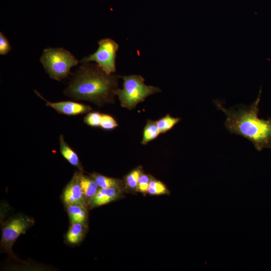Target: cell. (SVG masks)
<instances>
[{"label":"cell","instance_id":"30bf717a","mask_svg":"<svg viewBox=\"0 0 271 271\" xmlns=\"http://www.w3.org/2000/svg\"><path fill=\"white\" fill-rule=\"evenodd\" d=\"M60 151L62 156L72 165L82 170L78 156L65 141L63 134L59 137Z\"/></svg>","mask_w":271,"mask_h":271},{"label":"cell","instance_id":"7a4b0ae2","mask_svg":"<svg viewBox=\"0 0 271 271\" xmlns=\"http://www.w3.org/2000/svg\"><path fill=\"white\" fill-rule=\"evenodd\" d=\"M261 93V88L256 100L249 106L240 104L229 109L220 101L213 100L217 109L226 115L224 125L228 131L250 141L258 152L271 148V118L258 117Z\"/></svg>","mask_w":271,"mask_h":271},{"label":"cell","instance_id":"9a60e30c","mask_svg":"<svg viewBox=\"0 0 271 271\" xmlns=\"http://www.w3.org/2000/svg\"><path fill=\"white\" fill-rule=\"evenodd\" d=\"M83 230V226L81 223H72L66 234L67 241L71 244L78 243L82 238Z\"/></svg>","mask_w":271,"mask_h":271},{"label":"cell","instance_id":"52a82bcc","mask_svg":"<svg viewBox=\"0 0 271 271\" xmlns=\"http://www.w3.org/2000/svg\"><path fill=\"white\" fill-rule=\"evenodd\" d=\"M36 94L46 102V105L49 106L58 113L67 116H75L87 113L92 110L88 105L72 101H64L59 102H50L44 98L38 91L35 90Z\"/></svg>","mask_w":271,"mask_h":271},{"label":"cell","instance_id":"7402d4cb","mask_svg":"<svg viewBox=\"0 0 271 271\" xmlns=\"http://www.w3.org/2000/svg\"><path fill=\"white\" fill-rule=\"evenodd\" d=\"M11 46L7 38L0 32V55L7 54L11 50Z\"/></svg>","mask_w":271,"mask_h":271},{"label":"cell","instance_id":"8992f818","mask_svg":"<svg viewBox=\"0 0 271 271\" xmlns=\"http://www.w3.org/2000/svg\"><path fill=\"white\" fill-rule=\"evenodd\" d=\"M34 222L32 218L23 215L15 217L8 221L2 231L3 244L6 247L11 248L17 238L21 234L25 233Z\"/></svg>","mask_w":271,"mask_h":271},{"label":"cell","instance_id":"e0dca14e","mask_svg":"<svg viewBox=\"0 0 271 271\" xmlns=\"http://www.w3.org/2000/svg\"><path fill=\"white\" fill-rule=\"evenodd\" d=\"M148 193L151 195H162L168 193L166 186L161 181L151 179Z\"/></svg>","mask_w":271,"mask_h":271},{"label":"cell","instance_id":"ac0fdd59","mask_svg":"<svg viewBox=\"0 0 271 271\" xmlns=\"http://www.w3.org/2000/svg\"><path fill=\"white\" fill-rule=\"evenodd\" d=\"M141 173L140 169H134L129 173L125 178L126 186L130 189L137 190L139 179Z\"/></svg>","mask_w":271,"mask_h":271},{"label":"cell","instance_id":"9c48e42d","mask_svg":"<svg viewBox=\"0 0 271 271\" xmlns=\"http://www.w3.org/2000/svg\"><path fill=\"white\" fill-rule=\"evenodd\" d=\"M119 188H100L90 201L93 207L100 206L109 203L119 197Z\"/></svg>","mask_w":271,"mask_h":271},{"label":"cell","instance_id":"5b68a950","mask_svg":"<svg viewBox=\"0 0 271 271\" xmlns=\"http://www.w3.org/2000/svg\"><path fill=\"white\" fill-rule=\"evenodd\" d=\"M98 44L97 50L82 58L80 62H94L106 73H114L116 71V57L118 44L110 38L101 39Z\"/></svg>","mask_w":271,"mask_h":271},{"label":"cell","instance_id":"44dd1931","mask_svg":"<svg viewBox=\"0 0 271 271\" xmlns=\"http://www.w3.org/2000/svg\"><path fill=\"white\" fill-rule=\"evenodd\" d=\"M151 179L147 175L141 173L137 190L142 193H148Z\"/></svg>","mask_w":271,"mask_h":271},{"label":"cell","instance_id":"277c9868","mask_svg":"<svg viewBox=\"0 0 271 271\" xmlns=\"http://www.w3.org/2000/svg\"><path fill=\"white\" fill-rule=\"evenodd\" d=\"M122 79V88H118L116 94L121 106L128 109L136 108L149 96L161 92L159 87L145 84V79L141 75L124 76Z\"/></svg>","mask_w":271,"mask_h":271},{"label":"cell","instance_id":"6da1fadb","mask_svg":"<svg viewBox=\"0 0 271 271\" xmlns=\"http://www.w3.org/2000/svg\"><path fill=\"white\" fill-rule=\"evenodd\" d=\"M121 77L106 73L96 63H82L72 74L64 94L73 100L87 101L99 106L113 103Z\"/></svg>","mask_w":271,"mask_h":271},{"label":"cell","instance_id":"ba28073f","mask_svg":"<svg viewBox=\"0 0 271 271\" xmlns=\"http://www.w3.org/2000/svg\"><path fill=\"white\" fill-rule=\"evenodd\" d=\"M78 174L76 173L66 186L63 193V199L68 205H78L85 207V202L78 181Z\"/></svg>","mask_w":271,"mask_h":271},{"label":"cell","instance_id":"8fae6325","mask_svg":"<svg viewBox=\"0 0 271 271\" xmlns=\"http://www.w3.org/2000/svg\"><path fill=\"white\" fill-rule=\"evenodd\" d=\"M78 181L84 196L91 200L98 190V186L92 178L81 173L78 174Z\"/></svg>","mask_w":271,"mask_h":271},{"label":"cell","instance_id":"d6986e66","mask_svg":"<svg viewBox=\"0 0 271 271\" xmlns=\"http://www.w3.org/2000/svg\"><path fill=\"white\" fill-rule=\"evenodd\" d=\"M101 114L98 112H90L84 118V122L87 125L93 127L100 126Z\"/></svg>","mask_w":271,"mask_h":271},{"label":"cell","instance_id":"ffe728a7","mask_svg":"<svg viewBox=\"0 0 271 271\" xmlns=\"http://www.w3.org/2000/svg\"><path fill=\"white\" fill-rule=\"evenodd\" d=\"M117 126V123L111 116L106 114H101L100 127L105 130H110Z\"/></svg>","mask_w":271,"mask_h":271},{"label":"cell","instance_id":"2e32d148","mask_svg":"<svg viewBox=\"0 0 271 271\" xmlns=\"http://www.w3.org/2000/svg\"><path fill=\"white\" fill-rule=\"evenodd\" d=\"M180 120V118L167 114L156 122L160 133H165L172 129Z\"/></svg>","mask_w":271,"mask_h":271},{"label":"cell","instance_id":"5bb4252c","mask_svg":"<svg viewBox=\"0 0 271 271\" xmlns=\"http://www.w3.org/2000/svg\"><path fill=\"white\" fill-rule=\"evenodd\" d=\"M160 133L156 121L149 120L144 129L142 144H147L156 139Z\"/></svg>","mask_w":271,"mask_h":271},{"label":"cell","instance_id":"4fadbf2b","mask_svg":"<svg viewBox=\"0 0 271 271\" xmlns=\"http://www.w3.org/2000/svg\"><path fill=\"white\" fill-rule=\"evenodd\" d=\"M91 178L94 180L100 188H119L120 181L118 179L95 173L91 175Z\"/></svg>","mask_w":271,"mask_h":271},{"label":"cell","instance_id":"3957f363","mask_svg":"<svg viewBox=\"0 0 271 271\" xmlns=\"http://www.w3.org/2000/svg\"><path fill=\"white\" fill-rule=\"evenodd\" d=\"M40 61L49 77L57 81L67 78L71 74V68L79 63L70 52L57 47L44 49Z\"/></svg>","mask_w":271,"mask_h":271},{"label":"cell","instance_id":"7c38bea8","mask_svg":"<svg viewBox=\"0 0 271 271\" xmlns=\"http://www.w3.org/2000/svg\"><path fill=\"white\" fill-rule=\"evenodd\" d=\"M67 211L72 223L83 224L86 221V211L85 207L78 205H68Z\"/></svg>","mask_w":271,"mask_h":271}]
</instances>
